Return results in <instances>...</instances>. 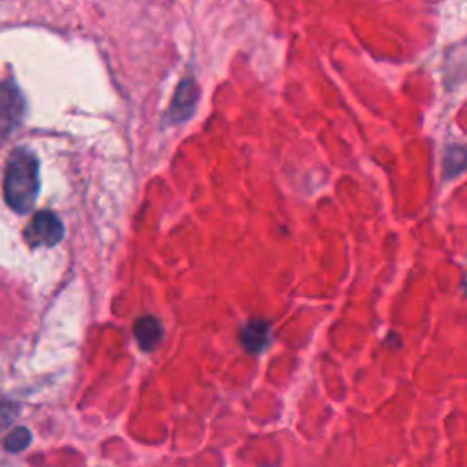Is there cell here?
<instances>
[{"label": "cell", "mask_w": 467, "mask_h": 467, "mask_svg": "<svg viewBox=\"0 0 467 467\" xmlns=\"http://www.w3.org/2000/svg\"><path fill=\"white\" fill-rule=\"evenodd\" d=\"M29 441H31V432H29V429H26V427H16L15 431H11V432L5 436L4 447H5V451H9V452H20V451H24V449L29 445Z\"/></svg>", "instance_id": "cell-8"}, {"label": "cell", "mask_w": 467, "mask_h": 467, "mask_svg": "<svg viewBox=\"0 0 467 467\" xmlns=\"http://www.w3.org/2000/svg\"><path fill=\"white\" fill-rule=\"evenodd\" d=\"M18 414V405L0 398V431H4L7 425H11V421L16 418Z\"/></svg>", "instance_id": "cell-9"}, {"label": "cell", "mask_w": 467, "mask_h": 467, "mask_svg": "<svg viewBox=\"0 0 467 467\" xmlns=\"http://www.w3.org/2000/svg\"><path fill=\"white\" fill-rule=\"evenodd\" d=\"M465 292H467V279H465Z\"/></svg>", "instance_id": "cell-10"}, {"label": "cell", "mask_w": 467, "mask_h": 467, "mask_svg": "<svg viewBox=\"0 0 467 467\" xmlns=\"http://www.w3.org/2000/svg\"><path fill=\"white\" fill-rule=\"evenodd\" d=\"M135 339L144 352H151L162 339V325L155 316H140L133 327Z\"/></svg>", "instance_id": "cell-6"}, {"label": "cell", "mask_w": 467, "mask_h": 467, "mask_svg": "<svg viewBox=\"0 0 467 467\" xmlns=\"http://www.w3.org/2000/svg\"><path fill=\"white\" fill-rule=\"evenodd\" d=\"M272 323L268 319H250L239 330V343L248 354L263 352L270 343Z\"/></svg>", "instance_id": "cell-5"}, {"label": "cell", "mask_w": 467, "mask_h": 467, "mask_svg": "<svg viewBox=\"0 0 467 467\" xmlns=\"http://www.w3.org/2000/svg\"><path fill=\"white\" fill-rule=\"evenodd\" d=\"M26 115V100L13 82H0V142L5 140Z\"/></svg>", "instance_id": "cell-3"}, {"label": "cell", "mask_w": 467, "mask_h": 467, "mask_svg": "<svg viewBox=\"0 0 467 467\" xmlns=\"http://www.w3.org/2000/svg\"><path fill=\"white\" fill-rule=\"evenodd\" d=\"M26 241L31 246H55L64 237V224L60 217L49 210H42L33 215L24 232Z\"/></svg>", "instance_id": "cell-2"}, {"label": "cell", "mask_w": 467, "mask_h": 467, "mask_svg": "<svg viewBox=\"0 0 467 467\" xmlns=\"http://www.w3.org/2000/svg\"><path fill=\"white\" fill-rule=\"evenodd\" d=\"M40 164L27 148L11 151L4 171V199L16 213H27L40 193Z\"/></svg>", "instance_id": "cell-1"}, {"label": "cell", "mask_w": 467, "mask_h": 467, "mask_svg": "<svg viewBox=\"0 0 467 467\" xmlns=\"http://www.w3.org/2000/svg\"><path fill=\"white\" fill-rule=\"evenodd\" d=\"M199 86L193 78H182L179 86L175 88L170 109H168V120L171 124H181L186 122L188 119L193 117L199 102Z\"/></svg>", "instance_id": "cell-4"}, {"label": "cell", "mask_w": 467, "mask_h": 467, "mask_svg": "<svg viewBox=\"0 0 467 467\" xmlns=\"http://www.w3.org/2000/svg\"><path fill=\"white\" fill-rule=\"evenodd\" d=\"M467 168V148L463 146H449L445 151L443 171L449 179L460 175Z\"/></svg>", "instance_id": "cell-7"}]
</instances>
